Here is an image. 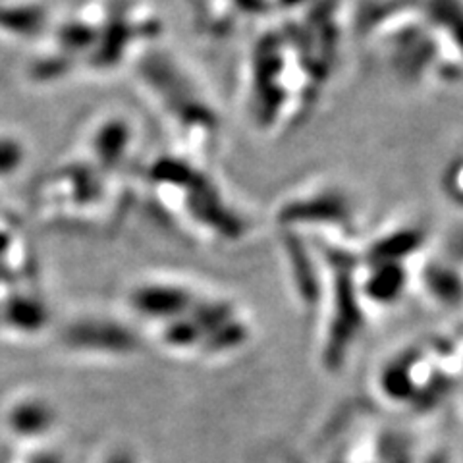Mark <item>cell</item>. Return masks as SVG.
Masks as SVG:
<instances>
[{"instance_id":"cell-10","label":"cell","mask_w":463,"mask_h":463,"mask_svg":"<svg viewBox=\"0 0 463 463\" xmlns=\"http://www.w3.org/2000/svg\"><path fill=\"white\" fill-rule=\"evenodd\" d=\"M22 161V151L18 143L0 141V174L12 172Z\"/></svg>"},{"instance_id":"cell-6","label":"cell","mask_w":463,"mask_h":463,"mask_svg":"<svg viewBox=\"0 0 463 463\" xmlns=\"http://www.w3.org/2000/svg\"><path fill=\"white\" fill-rule=\"evenodd\" d=\"M8 317L18 326L33 328L43 321V311L33 301H14L8 307Z\"/></svg>"},{"instance_id":"cell-3","label":"cell","mask_w":463,"mask_h":463,"mask_svg":"<svg viewBox=\"0 0 463 463\" xmlns=\"http://www.w3.org/2000/svg\"><path fill=\"white\" fill-rule=\"evenodd\" d=\"M128 128L122 122H110L97 137V153L105 163L112 165L120 161L128 147Z\"/></svg>"},{"instance_id":"cell-7","label":"cell","mask_w":463,"mask_h":463,"mask_svg":"<svg viewBox=\"0 0 463 463\" xmlns=\"http://www.w3.org/2000/svg\"><path fill=\"white\" fill-rule=\"evenodd\" d=\"M61 39L64 41L66 49H85V45H90L95 39L93 29H90L83 24H71L62 29Z\"/></svg>"},{"instance_id":"cell-9","label":"cell","mask_w":463,"mask_h":463,"mask_svg":"<svg viewBox=\"0 0 463 463\" xmlns=\"http://www.w3.org/2000/svg\"><path fill=\"white\" fill-rule=\"evenodd\" d=\"M439 250L463 272V228L454 230L450 238H446V241L439 245Z\"/></svg>"},{"instance_id":"cell-2","label":"cell","mask_w":463,"mask_h":463,"mask_svg":"<svg viewBox=\"0 0 463 463\" xmlns=\"http://www.w3.org/2000/svg\"><path fill=\"white\" fill-rule=\"evenodd\" d=\"M71 340L80 345H93V347H105V350H128L132 345V336L128 330L107 325V323H91L78 326L71 335Z\"/></svg>"},{"instance_id":"cell-8","label":"cell","mask_w":463,"mask_h":463,"mask_svg":"<svg viewBox=\"0 0 463 463\" xmlns=\"http://www.w3.org/2000/svg\"><path fill=\"white\" fill-rule=\"evenodd\" d=\"M45 410L39 408V405H27V408H22L18 411V417L14 419V425L20 430H39L41 427H45Z\"/></svg>"},{"instance_id":"cell-1","label":"cell","mask_w":463,"mask_h":463,"mask_svg":"<svg viewBox=\"0 0 463 463\" xmlns=\"http://www.w3.org/2000/svg\"><path fill=\"white\" fill-rule=\"evenodd\" d=\"M153 176L182 194V209L190 222L201 230V240H234L245 232L236 209L230 205L219 182L190 161H163Z\"/></svg>"},{"instance_id":"cell-11","label":"cell","mask_w":463,"mask_h":463,"mask_svg":"<svg viewBox=\"0 0 463 463\" xmlns=\"http://www.w3.org/2000/svg\"><path fill=\"white\" fill-rule=\"evenodd\" d=\"M5 248H6V238L0 234V251H5Z\"/></svg>"},{"instance_id":"cell-4","label":"cell","mask_w":463,"mask_h":463,"mask_svg":"<svg viewBox=\"0 0 463 463\" xmlns=\"http://www.w3.org/2000/svg\"><path fill=\"white\" fill-rule=\"evenodd\" d=\"M0 25L14 33L32 35L43 25V14L35 8H10L0 10Z\"/></svg>"},{"instance_id":"cell-5","label":"cell","mask_w":463,"mask_h":463,"mask_svg":"<svg viewBox=\"0 0 463 463\" xmlns=\"http://www.w3.org/2000/svg\"><path fill=\"white\" fill-rule=\"evenodd\" d=\"M442 190L446 197L463 209V153L446 166L442 176Z\"/></svg>"}]
</instances>
